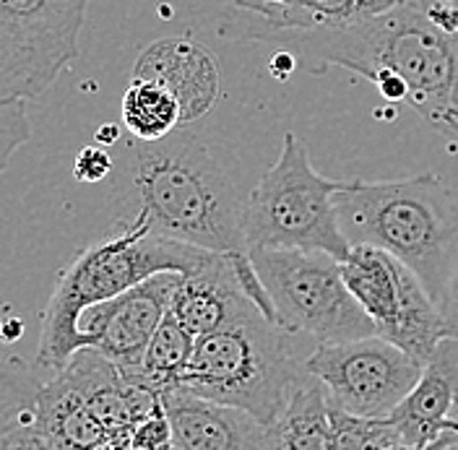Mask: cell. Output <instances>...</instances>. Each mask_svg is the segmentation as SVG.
Here are the masks:
<instances>
[{"instance_id": "obj_30", "label": "cell", "mask_w": 458, "mask_h": 450, "mask_svg": "<svg viewBox=\"0 0 458 450\" xmlns=\"http://www.w3.org/2000/svg\"><path fill=\"white\" fill-rule=\"evenodd\" d=\"M292 71H294V55L292 53L279 50L276 55L271 57V73H276L279 79H286Z\"/></svg>"}, {"instance_id": "obj_27", "label": "cell", "mask_w": 458, "mask_h": 450, "mask_svg": "<svg viewBox=\"0 0 458 450\" xmlns=\"http://www.w3.org/2000/svg\"><path fill=\"white\" fill-rule=\"evenodd\" d=\"M114 159L113 154L99 146V143H89L79 151L76 162H73V177L79 183H86V185H94V183H102L105 177L113 174Z\"/></svg>"}, {"instance_id": "obj_6", "label": "cell", "mask_w": 458, "mask_h": 450, "mask_svg": "<svg viewBox=\"0 0 458 450\" xmlns=\"http://www.w3.org/2000/svg\"><path fill=\"white\" fill-rule=\"evenodd\" d=\"M346 180H331L310 165L308 149L286 131L282 154L245 196L242 232L248 250H308L339 263L352 250L334 198Z\"/></svg>"}, {"instance_id": "obj_35", "label": "cell", "mask_w": 458, "mask_h": 450, "mask_svg": "<svg viewBox=\"0 0 458 450\" xmlns=\"http://www.w3.org/2000/svg\"><path fill=\"white\" fill-rule=\"evenodd\" d=\"M276 3H289V0H276Z\"/></svg>"}, {"instance_id": "obj_4", "label": "cell", "mask_w": 458, "mask_h": 450, "mask_svg": "<svg viewBox=\"0 0 458 450\" xmlns=\"http://www.w3.org/2000/svg\"><path fill=\"white\" fill-rule=\"evenodd\" d=\"M216 253L151 234L143 226H113V232L86 245L60 271L50 302L42 312V334L34 362L39 369L60 372L84 349L79 315L91 305L107 302L148 276L174 271L193 274Z\"/></svg>"}, {"instance_id": "obj_33", "label": "cell", "mask_w": 458, "mask_h": 450, "mask_svg": "<svg viewBox=\"0 0 458 450\" xmlns=\"http://www.w3.org/2000/svg\"><path fill=\"white\" fill-rule=\"evenodd\" d=\"M443 450H458V437L456 440H454V443H448V446H445V448Z\"/></svg>"}, {"instance_id": "obj_20", "label": "cell", "mask_w": 458, "mask_h": 450, "mask_svg": "<svg viewBox=\"0 0 458 450\" xmlns=\"http://www.w3.org/2000/svg\"><path fill=\"white\" fill-rule=\"evenodd\" d=\"M120 120L128 136L139 141H159L182 128L177 99L165 86L146 79H131L120 99Z\"/></svg>"}, {"instance_id": "obj_28", "label": "cell", "mask_w": 458, "mask_h": 450, "mask_svg": "<svg viewBox=\"0 0 458 450\" xmlns=\"http://www.w3.org/2000/svg\"><path fill=\"white\" fill-rule=\"evenodd\" d=\"M437 310H440V315L445 320L448 336L458 338V263L456 268H454V274H451V282L445 286V294H443Z\"/></svg>"}, {"instance_id": "obj_22", "label": "cell", "mask_w": 458, "mask_h": 450, "mask_svg": "<svg viewBox=\"0 0 458 450\" xmlns=\"http://www.w3.org/2000/svg\"><path fill=\"white\" fill-rule=\"evenodd\" d=\"M334 432L336 450H443L458 437L456 432H448L440 443L429 448H411L386 420H357L339 409H334Z\"/></svg>"}, {"instance_id": "obj_23", "label": "cell", "mask_w": 458, "mask_h": 450, "mask_svg": "<svg viewBox=\"0 0 458 450\" xmlns=\"http://www.w3.org/2000/svg\"><path fill=\"white\" fill-rule=\"evenodd\" d=\"M31 139L27 102H0V174L8 169L16 151Z\"/></svg>"}, {"instance_id": "obj_17", "label": "cell", "mask_w": 458, "mask_h": 450, "mask_svg": "<svg viewBox=\"0 0 458 450\" xmlns=\"http://www.w3.org/2000/svg\"><path fill=\"white\" fill-rule=\"evenodd\" d=\"M401 0H232L248 16L245 31L256 39H271L284 31L310 29H346L362 24L399 5Z\"/></svg>"}, {"instance_id": "obj_1", "label": "cell", "mask_w": 458, "mask_h": 450, "mask_svg": "<svg viewBox=\"0 0 458 450\" xmlns=\"http://www.w3.org/2000/svg\"><path fill=\"white\" fill-rule=\"evenodd\" d=\"M110 206L114 226L219 255H250L242 232L245 196L211 146L188 125L159 141L120 139Z\"/></svg>"}, {"instance_id": "obj_12", "label": "cell", "mask_w": 458, "mask_h": 450, "mask_svg": "<svg viewBox=\"0 0 458 450\" xmlns=\"http://www.w3.org/2000/svg\"><path fill=\"white\" fill-rule=\"evenodd\" d=\"M60 372L84 398L89 412L105 424L113 437V450H125L133 429L162 406L157 391L128 378L91 346L79 349Z\"/></svg>"}, {"instance_id": "obj_5", "label": "cell", "mask_w": 458, "mask_h": 450, "mask_svg": "<svg viewBox=\"0 0 458 450\" xmlns=\"http://www.w3.org/2000/svg\"><path fill=\"white\" fill-rule=\"evenodd\" d=\"M294 334L268 320L260 310L237 323L196 338L180 386L188 394L234 406L271 424L284 409L289 391L308 372Z\"/></svg>"}, {"instance_id": "obj_25", "label": "cell", "mask_w": 458, "mask_h": 450, "mask_svg": "<svg viewBox=\"0 0 458 450\" xmlns=\"http://www.w3.org/2000/svg\"><path fill=\"white\" fill-rule=\"evenodd\" d=\"M42 383L34 378H29L24 383H16V386H8L0 391V435L16 422L21 414H27L34 409V401L39 394Z\"/></svg>"}, {"instance_id": "obj_18", "label": "cell", "mask_w": 458, "mask_h": 450, "mask_svg": "<svg viewBox=\"0 0 458 450\" xmlns=\"http://www.w3.org/2000/svg\"><path fill=\"white\" fill-rule=\"evenodd\" d=\"M266 450H336L334 406L310 372L294 383L279 417L266 424Z\"/></svg>"}, {"instance_id": "obj_31", "label": "cell", "mask_w": 458, "mask_h": 450, "mask_svg": "<svg viewBox=\"0 0 458 450\" xmlns=\"http://www.w3.org/2000/svg\"><path fill=\"white\" fill-rule=\"evenodd\" d=\"M120 139H123V136H120V128H117L114 123H105V125L97 131V143H99V146H114Z\"/></svg>"}, {"instance_id": "obj_2", "label": "cell", "mask_w": 458, "mask_h": 450, "mask_svg": "<svg viewBox=\"0 0 458 450\" xmlns=\"http://www.w3.org/2000/svg\"><path fill=\"white\" fill-rule=\"evenodd\" d=\"M282 39L308 57L339 65L370 81L388 71L409 89V105L448 139L458 86V55L451 37L432 27L417 0L346 29L284 31Z\"/></svg>"}, {"instance_id": "obj_34", "label": "cell", "mask_w": 458, "mask_h": 450, "mask_svg": "<svg viewBox=\"0 0 458 450\" xmlns=\"http://www.w3.org/2000/svg\"><path fill=\"white\" fill-rule=\"evenodd\" d=\"M451 42H454V47H456V55H458V34L456 37H451Z\"/></svg>"}, {"instance_id": "obj_14", "label": "cell", "mask_w": 458, "mask_h": 450, "mask_svg": "<svg viewBox=\"0 0 458 450\" xmlns=\"http://www.w3.org/2000/svg\"><path fill=\"white\" fill-rule=\"evenodd\" d=\"M133 79L165 86L180 105L182 125L200 120L216 105L222 91L216 57L191 37H165L151 42L133 65Z\"/></svg>"}, {"instance_id": "obj_26", "label": "cell", "mask_w": 458, "mask_h": 450, "mask_svg": "<svg viewBox=\"0 0 458 450\" xmlns=\"http://www.w3.org/2000/svg\"><path fill=\"white\" fill-rule=\"evenodd\" d=\"M174 437L165 409L159 406L151 417H146L131 435L125 450H174Z\"/></svg>"}, {"instance_id": "obj_10", "label": "cell", "mask_w": 458, "mask_h": 450, "mask_svg": "<svg viewBox=\"0 0 458 450\" xmlns=\"http://www.w3.org/2000/svg\"><path fill=\"white\" fill-rule=\"evenodd\" d=\"M422 362L380 336L315 344L305 369L331 406L357 420H386L422 375Z\"/></svg>"}, {"instance_id": "obj_11", "label": "cell", "mask_w": 458, "mask_h": 450, "mask_svg": "<svg viewBox=\"0 0 458 450\" xmlns=\"http://www.w3.org/2000/svg\"><path fill=\"white\" fill-rule=\"evenodd\" d=\"M182 274L165 271L148 276L107 302L91 305L79 315L81 344L97 349L125 375H133L143 360V352L165 315Z\"/></svg>"}, {"instance_id": "obj_15", "label": "cell", "mask_w": 458, "mask_h": 450, "mask_svg": "<svg viewBox=\"0 0 458 450\" xmlns=\"http://www.w3.org/2000/svg\"><path fill=\"white\" fill-rule=\"evenodd\" d=\"M258 305L237 276L232 255H214L199 271L180 276L170 312L193 338L214 334L256 312Z\"/></svg>"}, {"instance_id": "obj_29", "label": "cell", "mask_w": 458, "mask_h": 450, "mask_svg": "<svg viewBox=\"0 0 458 450\" xmlns=\"http://www.w3.org/2000/svg\"><path fill=\"white\" fill-rule=\"evenodd\" d=\"M29 378H34V369L24 360H0V391L16 383H24Z\"/></svg>"}, {"instance_id": "obj_9", "label": "cell", "mask_w": 458, "mask_h": 450, "mask_svg": "<svg viewBox=\"0 0 458 450\" xmlns=\"http://www.w3.org/2000/svg\"><path fill=\"white\" fill-rule=\"evenodd\" d=\"M349 294L375 326V336L403 349L417 362H428L443 338L445 320L422 282L394 255L370 245H352L342 260Z\"/></svg>"}, {"instance_id": "obj_21", "label": "cell", "mask_w": 458, "mask_h": 450, "mask_svg": "<svg viewBox=\"0 0 458 450\" xmlns=\"http://www.w3.org/2000/svg\"><path fill=\"white\" fill-rule=\"evenodd\" d=\"M193 344H196V338L174 320L172 312H167L165 320L159 323V328L154 331L151 341H148L139 369L133 375H128V378L148 386L151 391H157L159 395L165 391L177 388L185 367L191 362Z\"/></svg>"}, {"instance_id": "obj_37", "label": "cell", "mask_w": 458, "mask_h": 450, "mask_svg": "<svg viewBox=\"0 0 458 450\" xmlns=\"http://www.w3.org/2000/svg\"><path fill=\"white\" fill-rule=\"evenodd\" d=\"M174 450H180V448H174Z\"/></svg>"}, {"instance_id": "obj_8", "label": "cell", "mask_w": 458, "mask_h": 450, "mask_svg": "<svg viewBox=\"0 0 458 450\" xmlns=\"http://www.w3.org/2000/svg\"><path fill=\"white\" fill-rule=\"evenodd\" d=\"M89 0H0V102H31L79 57Z\"/></svg>"}, {"instance_id": "obj_13", "label": "cell", "mask_w": 458, "mask_h": 450, "mask_svg": "<svg viewBox=\"0 0 458 450\" xmlns=\"http://www.w3.org/2000/svg\"><path fill=\"white\" fill-rule=\"evenodd\" d=\"M386 422L411 448H429L448 432L458 435V338L437 344L420 380Z\"/></svg>"}, {"instance_id": "obj_16", "label": "cell", "mask_w": 458, "mask_h": 450, "mask_svg": "<svg viewBox=\"0 0 458 450\" xmlns=\"http://www.w3.org/2000/svg\"><path fill=\"white\" fill-rule=\"evenodd\" d=\"M159 398L180 450H266V424L242 409L182 388L165 391Z\"/></svg>"}, {"instance_id": "obj_7", "label": "cell", "mask_w": 458, "mask_h": 450, "mask_svg": "<svg viewBox=\"0 0 458 450\" xmlns=\"http://www.w3.org/2000/svg\"><path fill=\"white\" fill-rule=\"evenodd\" d=\"M250 260L279 326L289 334L315 344L375 334L370 318L349 294L336 258L308 250H253Z\"/></svg>"}, {"instance_id": "obj_32", "label": "cell", "mask_w": 458, "mask_h": 450, "mask_svg": "<svg viewBox=\"0 0 458 450\" xmlns=\"http://www.w3.org/2000/svg\"><path fill=\"white\" fill-rule=\"evenodd\" d=\"M24 334V323L21 320H5L3 323V341H16V338Z\"/></svg>"}, {"instance_id": "obj_24", "label": "cell", "mask_w": 458, "mask_h": 450, "mask_svg": "<svg viewBox=\"0 0 458 450\" xmlns=\"http://www.w3.org/2000/svg\"><path fill=\"white\" fill-rule=\"evenodd\" d=\"M0 450H57L45 427L34 420V409L21 414L0 435Z\"/></svg>"}, {"instance_id": "obj_36", "label": "cell", "mask_w": 458, "mask_h": 450, "mask_svg": "<svg viewBox=\"0 0 458 450\" xmlns=\"http://www.w3.org/2000/svg\"><path fill=\"white\" fill-rule=\"evenodd\" d=\"M454 3H456V5H458V0H454Z\"/></svg>"}, {"instance_id": "obj_3", "label": "cell", "mask_w": 458, "mask_h": 450, "mask_svg": "<svg viewBox=\"0 0 458 450\" xmlns=\"http://www.w3.org/2000/svg\"><path fill=\"white\" fill-rule=\"evenodd\" d=\"M349 245L394 255L440 305L458 263V191L435 172L401 180H346L334 198Z\"/></svg>"}, {"instance_id": "obj_19", "label": "cell", "mask_w": 458, "mask_h": 450, "mask_svg": "<svg viewBox=\"0 0 458 450\" xmlns=\"http://www.w3.org/2000/svg\"><path fill=\"white\" fill-rule=\"evenodd\" d=\"M34 420L45 427L57 450H113L110 432L89 412L63 372H55V378L39 388Z\"/></svg>"}]
</instances>
